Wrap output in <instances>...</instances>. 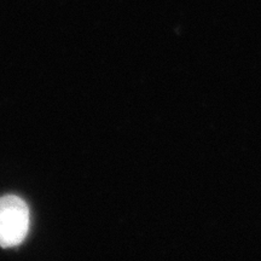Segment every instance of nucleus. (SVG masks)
I'll return each mask as SVG.
<instances>
[{"mask_svg": "<svg viewBox=\"0 0 261 261\" xmlns=\"http://www.w3.org/2000/svg\"><path fill=\"white\" fill-rule=\"evenodd\" d=\"M29 208L21 197H0V247L14 248L25 240L29 230Z\"/></svg>", "mask_w": 261, "mask_h": 261, "instance_id": "f257e3e1", "label": "nucleus"}]
</instances>
